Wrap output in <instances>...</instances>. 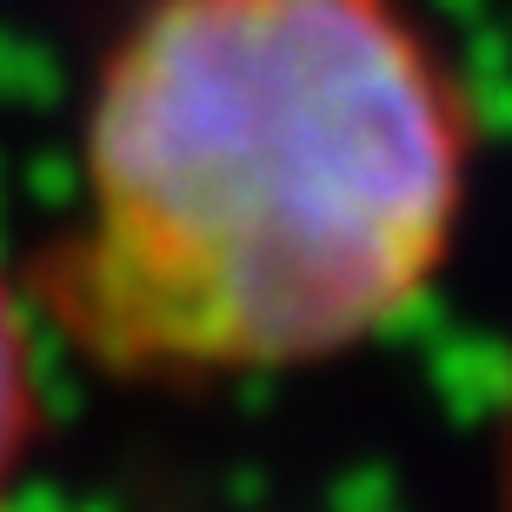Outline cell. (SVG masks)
I'll return each instance as SVG.
<instances>
[{
  "instance_id": "1",
  "label": "cell",
  "mask_w": 512,
  "mask_h": 512,
  "mask_svg": "<svg viewBox=\"0 0 512 512\" xmlns=\"http://www.w3.org/2000/svg\"><path fill=\"white\" fill-rule=\"evenodd\" d=\"M466 193L473 100L413 0H147L40 306L120 380L300 373L433 293Z\"/></svg>"
},
{
  "instance_id": "2",
  "label": "cell",
  "mask_w": 512,
  "mask_h": 512,
  "mask_svg": "<svg viewBox=\"0 0 512 512\" xmlns=\"http://www.w3.org/2000/svg\"><path fill=\"white\" fill-rule=\"evenodd\" d=\"M40 439V366H34V313L14 273L0 266V506L14 499L20 466Z\"/></svg>"
}]
</instances>
